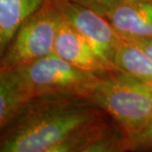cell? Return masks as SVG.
<instances>
[{
	"label": "cell",
	"mask_w": 152,
	"mask_h": 152,
	"mask_svg": "<svg viewBox=\"0 0 152 152\" xmlns=\"http://www.w3.org/2000/svg\"><path fill=\"white\" fill-rule=\"evenodd\" d=\"M124 39L130 44L134 45L135 47L143 51V53L148 56L152 59V38H139V37H129V36L121 35Z\"/></svg>",
	"instance_id": "cell-12"
},
{
	"label": "cell",
	"mask_w": 152,
	"mask_h": 152,
	"mask_svg": "<svg viewBox=\"0 0 152 152\" xmlns=\"http://www.w3.org/2000/svg\"><path fill=\"white\" fill-rule=\"evenodd\" d=\"M53 3L60 17L115 66V56L124 39L107 18L70 0H53Z\"/></svg>",
	"instance_id": "cell-5"
},
{
	"label": "cell",
	"mask_w": 152,
	"mask_h": 152,
	"mask_svg": "<svg viewBox=\"0 0 152 152\" xmlns=\"http://www.w3.org/2000/svg\"><path fill=\"white\" fill-rule=\"evenodd\" d=\"M130 151L152 152V121L146 129L132 140Z\"/></svg>",
	"instance_id": "cell-11"
},
{
	"label": "cell",
	"mask_w": 152,
	"mask_h": 152,
	"mask_svg": "<svg viewBox=\"0 0 152 152\" xmlns=\"http://www.w3.org/2000/svg\"><path fill=\"white\" fill-rule=\"evenodd\" d=\"M61 17L53 0L21 24L5 50L0 53V71L25 65L53 53Z\"/></svg>",
	"instance_id": "cell-4"
},
{
	"label": "cell",
	"mask_w": 152,
	"mask_h": 152,
	"mask_svg": "<svg viewBox=\"0 0 152 152\" xmlns=\"http://www.w3.org/2000/svg\"><path fill=\"white\" fill-rule=\"evenodd\" d=\"M25 104L8 75L0 72V129L6 126Z\"/></svg>",
	"instance_id": "cell-9"
},
{
	"label": "cell",
	"mask_w": 152,
	"mask_h": 152,
	"mask_svg": "<svg viewBox=\"0 0 152 152\" xmlns=\"http://www.w3.org/2000/svg\"><path fill=\"white\" fill-rule=\"evenodd\" d=\"M53 53L71 65L94 72L106 74L118 70V67L104 58L83 36L61 18L54 42Z\"/></svg>",
	"instance_id": "cell-6"
},
{
	"label": "cell",
	"mask_w": 152,
	"mask_h": 152,
	"mask_svg": "<svg viewBox=\"0 0 152 152\" xmlns=\"http://www.w3.org/2000/svg\"><path fill=\"white\" fill-rule=\"evenodd\" d=\"M149 1H152V0H149Z\"/></svg>",
	"instance_id": "cell-13"
},
{
	"label": "cell",
	"mask_w": 152,
	"mask_h": 152,
	"mask_svg": "<svg viewBox=\"0 0 152 152\" xmlns=\"http://www.w3.org/2000/svg\"><path fill=\"white\" fill-rule=\"evenodd\" d=\"M88 99L132 142L152 121V83L120 69L103 74Z\"/></svg>",
	"instance_id": "cell-2"
},
{
	"label": "cell",
	"mask_w": 152,
	"mask_h": 152,
	"mask_svg": "<svg viewBox=\"0 0 152 152\" xmlns=\"http://www.w3.org/2000/svg\"><path fill=\"white\" fill-rule=\"evenodd\" d=\"M47 0H0V53L27 18Z\"/></svg>",
	"instance_id": "cell-8"
},
{
	"label": "cell",
	"mask_w": 152,
	"mask_h": 152,
	"mask_svg": "<svg viewBox=\"0 0 152 152\" xmlns=\"http://www.w3.org/2000/svg\"><path fill=\"white\" fill-rule=\"evenodd\" d=\"M70 1L105 17L115 7H118L123 2V0H70Z\"/></svg>",
	"instance_id": "cell-10"
},
{
	"label": "cell",
	"mask_w": 152,
	"mask_h": 152,
	"mask_svg": "<svg viewBox=\"0 0 152 152\" xmlns=\"http://www.w3.org/2000/svg\"><path fill=\"white\" fill-rule=\"evenodd\" d=\"M124 36L152 38V1L123 0L105 16Z\"/></svg>",
	"instance_id": "cell-7"
},
{
	"label": "cell",
	"mask_w": 152,
	"mask_h": 152,
	"mask_svg": "<svg viewBox=\"0 0 152 152\" xmlns=\"http://www.w3.org/2000/svg\"><path fill=\"white\" fill-rule=\"evenodd\" d=\"M28 103L37 97L74 95L89 97L103 74L86 71L60 58L56 53L3 70Z\"/></svg>",
	"instance_id": "cell-3"
},
{
	"label": "cell",
	"mask_w": 152,
	"mask_h": 152,
	"mask_svg": "<svg viewBox=\"0 0 152 152\" xmlns=\"http://www.w3.org/2000/svg\"><path fill=\"white\" fill-rule=\"evenodd\" d=\"M106 115L87 97L33 98L0 129V151L51 152L80 127Z\"/></svg>",
	"instance_id": "cell-1"
}]
</instances>
